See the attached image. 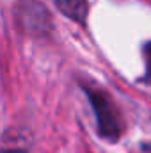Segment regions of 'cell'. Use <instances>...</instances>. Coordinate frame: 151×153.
Returning a JSON list of instances; mask_svg holds the SVG:
<instances>
[{
    "label": "cell",
    "instance_id": "cell-3",
    "mask_svg": "<svg viewBox=\"0 0 151 153\" xmlns=\"http://www.w3.org/2000/svg\"><path fill=\"white\" fill-rule=\"evenodd\" d=\"M144 59H146V75H144V82L151 85V43L144 46Z\"/></svg>",
    "mask_w": 151,
    "mask_h": 153
},
{
    "label": "cell",
    "instance_id": "cell-2",
    "mask_svg": "<svg viewBox=\"0 0 151 153\" xmlns=\"http://www.w3.org/2000/svg\"><path fill=\"white\" fill-rule=\"evenodd\" d=\"M57 5L61 7V11L73 18L78 23H85V16H87V0H55Z\"/></svg>",
    "mask_w": 151,
    "mask_h": 153
},
{
    "label": "cell",
    "instance_id": "cell-4",
    "mask_svg": "<svg viewBox=\"0 0 151 153\" xmlns=\"http://www.w3.org/2000/svg\"><path fill=\"white\" fill-rule=\"evenodd\" d=\"M2 153H27L25 150H9V148H4Z\"/></svg>",
    "mask_w": 151,
    "mask_h": 153
},
{
    "label": "cell",
    "instance_id": "cell-1",
    "mask_svg": "<svg viewBox=\"0 0 151 153\" xmlns=\"http://www.w3.org/2000/svg\"><path fill=\"white\" fill-rule=\"evenodd\" d=\"M82 87H84L85 94L89 96L91 107L94 111L100 135L110 143H115L123 134V119H121V114H119L115 103L100 87H91L85 84H82Z\"/></svg>",
    "mask_w": 151,
    "mask_h": 153
}]
</instances>
